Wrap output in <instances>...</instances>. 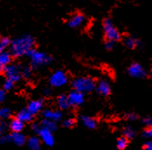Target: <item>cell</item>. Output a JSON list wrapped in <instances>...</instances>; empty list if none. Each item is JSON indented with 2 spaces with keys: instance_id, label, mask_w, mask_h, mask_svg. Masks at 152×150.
Here are the masks:
<instances>
[{
  "instance_id": "6da1fadb",
  "label": "cell",
  "mask_w": 152,
  "mask_h": 150,
  "mask_svg": "<svg viewBox=\"0 0 152 150\" xmlns=\"http://www.w3.org/2000/svg\"><path fill=\"white\" fill-rule=\"evenodd\" d=\"M36 40L31 34H23L12 40L10 52L14 58L27 57L29 52L35 49Z\"/></svg>"
},
{
  "instance_id": "7a4b0ae2",
  "label": "cell",
  "mask_w": 152,
  "mask_h": 150,
  "mask_svg": "<svg viewBox=\"0 0 152 150\" xmlns=\"http://www.w3.org/2000/svg\"><path fill=\"white\" fill-rule=\"evenodd\" d=\"M27 58H29L30 59L29 64L31 65L33 70H37L43 67L48 66L51 64L54 61V58L50 55L45 53L43 51H39L36 48L29 52Z\"/></svg>"
},
{
  "instance_id": "3957f363",
  "label": "cell",
  "mask_w": 152,
  "mask_h": 150,
  "mask_svg": "<svg viewBox=\"0 0 152 150\" xmlns=\"http://www.w3.org/2000/svg\"><path fill=\"white\" fill-rule=\"evenodd\" d=\"M97 82L91 76H79L71 82L72 90L82 92L83 94H90L96 90Z\"/></svg>"
},
{
  "instance_id": "277c9868",
  "label": "cell",
  "mask_w": 152,
  "mask_h": 150,
  "mask_svg": "<svg viewBox=\"0 0 152 150\" xmlns=\"http://www.w3.org/2000/svg\"><path fill=\"white\" fill-rule=\"evenodd\" d=\"M22 64L20 63H12L6 67L0 68L1 73L4 76L5 78L10 79L15 83L20 81L23 76H22Z\"/></svg>"
},
{
  "instance_id": "5b68a950",
  "label": "cell",
  "mask_w": 152,
  "mask_h": 150,
  "mask_svg": "<svg viewBox=\"0 0 152 150\" xmlns=\"http://www.w3.org/2000/svg\"><path fill=\"white\" fill-rule=\"evenodd\" d=\"M103 30L107 40H110L113 42H118L122 38V35L117 28L114 25L113 21L110 17H106L103 21Z\"/></svg>"
},
{
  "instance_id": "8992f818",
  "label": "cell",
  "mask_w": 152,
  "mask_h": 150,
  "mask_svg": "<svg viewBox=\"0 0 152 150\" xmlns=\"http://www.w3.org/2000/svg\"><path fill=\"white\" fill-rule=\"evenodd\" d=\"M69 82L67 73L62 69L54 71L49 77V85L52 88H61L66 85Z\"/></svg>"
},
{
  "instance_id": "52a82bcc",
  "label": "cell",
  "mask_w": 152,
  "mask_h": 150,
  "mask_svg": "<svg viewBox=\"0 0 152 150\" xmlns=\"http://www.w3.org/2000/svg\"><path fill=\"white\" fill-rule=\"evenodd\" d=\"M127 73L130 77L137 78V79H143L146 78L148 76L147 71L142 67V65L139 63H130L127 69Z\"/></svg>"
},
{
  "instance_id": "ba28073f",
  "label": "cell",
  "mask_w": 152,
  "mask_h": 150,
  "mask_svg": "<svg viewBox=\"0 0 152 150\" xmlns=\"http://www.w3.org/2000/svg\"><path fill=\"white\" fill-rule=\"evenodd\" d=\"M68 98L70 102V107L72 108H77L84 103L85 102V94L82 92L77 91L75 90H72L68 94Z\"/></svg>"
},
{
  "instance_id": "9c48e42d",
  "label": "cell",
  "mask_w": 152,
  "mask_h": 150,
  "mask_svg": "<svg viewBox=\"0 0 152 150\" xmlns=\"http://www.w3.org/2000/svg\"><path fill=\"white\" fill-rule=\"evenodd\" d=\"M44 106H45L44 99L43 98H37V99L30 101L29 103L26 106V108L33 116H37L39 113H42V111L44 110Z\"/></svg>"
},
{
  "instance_id": "30bf717a",
  "label": "cell",
  "mask_w": 152,
  "mask_h": 150,
  "mask_svg": "<svg viewBox=\"0 0 152 150\" xmlns=\"http://www.w3.org/2000/svg\"><path fill=\"white\" fill-rule=\"evenodd\" d=\"M44 119H48L53 122H60L63 118V111L60 109H52V108H45L41 113Z\"/></svg>"
},
{
  "instance_id": "8fae6325",
  "label": "cell",
  "mask_w": 152,
  "mask_h": 150,
  "mask_svg": "<svg viewBox=\"0 0 152 150\" xmlns=\"http://www.w3.org/2000/svg\"><path fill=\"white\" fill-rule=\"evenodd\" d=\"M85 22V16L83 13L77 12L73 14L67 22V25L70 29H78Z\"/></svg>"
},
{
  "instance_id": "7c38bea8",
  "label": "cell",
  "mask_w": 152,
  "mask_h": 150,
  "mask_svg": "<svg viewBox=\"0 0 152 150\" xmlns=\"http://www.w3.org/2000/svg\"><path fill=\"white\" fill-rule=\"evenodd\" d=\"M96 91L99 95L103 97H107L111 95V85L107 80L102 79L99 82H97Z\"/></svg>"
},
{
  "instance_id": "4fadbf2b",
  "label": "cell",
  "mask_w": 152,
  "mask_h": 150,
  "mask_svg": "<svg viewBox=\"0 0 152 150\" xmlns=\"http://www.w3.org/2000/svg\"><path fill=\"white\" fill-rule=\"evenodd\" d=\"M37 135L42 141V142L48 147H52L55 144V137L53 135V133L49 130L41 128Z\"/></svg>"
},
{
  "instance_id": "5bb4252c",
  "label": "cell",
  "mask_w": 152,
  "mask_h": 150,
  "mask_svg": "<svg viewBox=\"0 0 152 150\" xmlns=\"http://www.w3.org/2000/svg\"><path fill=\"white\" fill-rule=\"evenodd\" d=\"M124 46L129 50H134L142 45V42L141 41V39L132 35L128 36L124 38Z\"/></svg>"
},
{
  "instance_id": "9a60e30c",
  "label": "cell",
  "mask_w": 152,
  "mask_h": 150,
  "mask_svg": "<svg viewBox=\"0 0 152 150\" xmlns=\"http://www.w3.org/2000/svg\"><path fill=\"white\" fill-rule=\"evenodd\" d=\"M9 128L12 133H21L24 128V122L15 116L10 120Z\"/></svg>"
},
{
  "instance_id": "2e32d148",
  "label": "cell",
  "mask_w": 152,
  "mask_h": 150,
  "mask_svg": "<svg viewBox=\"0 0 152 150\" xmlns=\"http://www.w3.org/2000/svg\"><path fill=\"white\" fill-rule=\"evenodd\" d=\"M16 117L18 118L19 120H21L24 123H29V122H34V117L33 116L26 108H23L22 109H20L17 114H16Z\"/></svg>"
},
{
  "instance_id": "e0dca14e",
  "label": "cell",
  "mask_w": 152,
  "mask_h": 150,
  "mask_svg": "<svg viewBox=\"0 0 152 150\" xmlns=\"http://www.w3.org/2000/svg\"><path fill=\"white\" fill-rule=\"evenodd\" d=\"M57 106L58 108V109L64 111V110H67L68 108H70V102H69V98H68V95L66 94H61L57 97L56 100Z\"/></svg>"
},
{
  "instance_id": "ac0fdd59",
  "label": "cell",
  "mask_w": 152,
  "mask_h": 150,
  "mask_svg": "<svg viewBox=\"0 0 152 150\" xmlns=\"http://www.w3.org/2000/svg\"><path fill=\"white\" fill-rule=\"evenodd\" d=\"M80 120L82 122L83 125L89 129L92 130V129H95L97 127V121L96 118H94L92 116L82 115V116H80Z\"/></svg>"
},
{
  "instance_id": "d6986e66",
  "label": "cell",
  "mask_w": 152,
  "mask_h": 150,
  "mask_svg": "<svg viewBox=\"0 0 152 150\" xmlns=\"http://www.w3.org/2000/svg\"><path fill=\"white\" fill-rule=\"evenodd\" d=\"M13 58H14L10 50H4L0 52V68H4L12 64Z\"/></svg>"
},
{
  "instance_id": "ffe728a7",
  "label": "cell",
  "mask_w": 152,
  "mask_h": 150,
  "mask_svg": "<svg viewBox=\"0 0 152 150\" xmlns=\"http://www.w3.org/2000/svg\"><path fill=\"white\" fill-rule=\"evenodd\" d=\"M11 135V141L13 144L21 147L24 145L25 143H27V140L26 136L23 135V133H10Z\"/></svg>"
},
{
  "instance_id": "44dd1931",
  "label": "cell",
  "mask_w": 152,
  "mask_h": 150,
  "mask_svg": "<svg viewBox=\"0 0 152 150\" xmlns=\"http://www.w3.org/2000/svg\"><path fill=\"white\" fill-rule=\"evenodd\" d=\"M41 142L42 141L37 135L29 137L27 140V146L30 150H40L41 149Z\"/></svg>"
},
{
  "instance_id": "7402d4cb",
  "label": "cell",
  "mask_w": 152,
  "mask_h": 150,
  "mask_svg": "<svg viewBox=\"0 0 152 150\" xmlns=\"http://www.w3.org/2000/svg\"><path fill=\"white\" fill-rule=\"evenodd\" d=\"M40 125L41 127L44 128V129H46L49 130L52 133L56 132L58 130V122H53V121H50V120H48V119H42V121L40 122Z\"/></svg>"
},
{
  "instance_id": "603a6c76",
  "label": "cell",
  "mask_w": 152,
  "mask_h": 150,
  "mask_svg": "<svg viewBox=\"0 0 152 150\" xmlns=\"http://www.w3.org/2000/svg\"><path fill=\"white\" fill-rule=\"evenodd\" d=\"M12 40L9 36H1L0 38V52L10 50V47L12 45Z\"/></svg>"
},
{
  "instance_id": "cb8c5ba5",
  "label": "cell",
  "mask_w": 152,
  "mask_h": 150,
  "mask_svg": "<svg viewBox=\"0 0 152 150\" xmlns=\"http://www.w3.org/2000/svg\"><path fill=\"white\" fill-rule=\"evenodd\" d=\"M12 110L8 107H3L0 109V118L1 120L6 121L8 119H12Z\"/></svg>"
},
{
  "instance_id": "d4e9b609",
  "label": "cell",
  "mask_w": 152,
  "mask_h": 150,
  "mask_svg": "<svg viewBox=\"0 0 152 150\" xmlns=\"http://www.w3.org/2000/svg\"><path fill=\"white\" fill-rule=\"evenodd\" d=\"M137 135V132L136 130L131 127V126H125L124 127V130H123V135L125 136L126 138H128L129 140L135 138Z\"/></svg>"
},
{
  "instance_id": "484cf974",
  "label": "cell",
  "mask_w": 152,
  "mask_h": 150,
  "mask_svg": "<svg viewBox=\"0 0 152 150\" xmlns=\"http://www.w3.org/2000/svg\"><path fill=\"white\" fill-rule=\"evenodd\" d=\"M129 140L126 138L125 136H121L117 139V147L118 150H125L127 149L128 145H129Z\"/></svg>"
},
{
  "instance_id": "4316f807",
  "label": "cell",
  "mask_w": 152,
  "mask_h": 150,
  "mask_svg": "<svg viewBox=\"0 0 152 150\" xmlns=\"http://www.w3.org/2000/svg\"><path fill=\"white\" fill-rule=\"evenodd\" d=\"M22 76L24 79H30L32 76V72H33V69L31 67L30 64L28 65H23L22 66Z\"/></svg>"
},
{
  "instance_id": "83f0119b",
  "label": "cell",
  "mask_w": 152,
  "mask_h": 150,
  "mask_svg": "<svg viewBox=\"0 0 152 150\" xmlns=\"http://www.w3.org/2000/svg\"><path fill=\"white\" fill-rule=\"evenodd\" d=\"M77 123V120L73 117H68L64 120H63L62 122V126L66 128H71V127H75Z\"/></svg>"
},
{
  "instance_id": "f1b7e54d",
  "label": "cell",
  "mask_w": 152,
  "mask_h": 150,
  "mask_svg": "<svg viewBox=\"0 0 152 150\" xmlns=\"http://www.w3.org/2000/svg\"><path fill=\"white\" fill-rule=\"evenodd\" d=\"M14 87H15V82H12V80H10V79L5 78V80L4 81V83H3L2 89H3V90H4L7 92V91L12 90Z\"/></svg>"
},
{
  "instance_id": "f546056e",
  "label": "cell",
  "mask_w": 152,
  "mask_h": 150,
  "mask_svg": "<svg viewBox=\"0 0 152 150\" xmlns=\"http://www.w3.org/2000/svg\"><path fill=\"white\" fill-rule=\"evenodd\" d=\"M9 128V123L6 122V121H4V120H1L0 122V135H4L7 133Z\"/></svg>"
},
{
  "instance_id": "4dcf8cb0",
  "label": "cell",
  "mask_w": 152,
  "mask_h": 150,
  "mask_svg": "<svg viewBox=\"0 0 152 150\" xmlns=\"http://www.w3.org/2000/svg\"><path fill=\"white\" fill-rule=\"evenodd\" d=\"M124 117L129 122H135V121H137L139 119L138 114H137L135 112H128V113H125Z\"/></svg>"
},
{
  "instance_id": "1f68e13d",
  "label": "cell",
  "mask_w": 152,
  "mask_h": 150,
  "mask_svg": "<svg viewBox=\"0 0 152 150\" xmlns=\"http://www.w3.org/2000/svg\"><path fill=\"white\" fill-rule=\"evenodd\" d=\"M142 137L146 139L152 138V127H145V128L142 132Z\"/></svg>"
},
{
  "instance_id": "d6a6232c",
  "label": "cell",
  "mask_w": 152,
  "mask_h": 150,
  "mask_svg": "<svg viewBox=\"0 0 152 150\" xmlns=\"http://www.w3.org/2000/svg\"><path fill=\"white\" fill-rule=\"evenodd\" d=\"M31 130L35 133L36 135H37V134L39 133V131L41 130V125H40V122H31Z\"/></svg>"
},
{
  "instance_id": "836d02e7",
  "label": "cell",
  "mask_w": 152,
  "mask_h": 150,
  "mask_svg": "<svg viewBox=\"0 0 152 150\" xmlns=\"http://www.w3.org/2000/svg\"><path fill=\"white\" fill-rule=\"evenodd\" d=\"M142 122L145 127H152V116H145L142 118Z\"/></svg>"
},
{
  "instance_id": "e575fe53",
  "label": "cell",
  "mask_w": 152,
  "mask_h": 150,
  "mask_svg": "<svg viewBox=\"0 0 152 150\" xmlns=\"http://www.w3.org/2000/svg\"><path fill=\"white\" fill-rule=\"evenodd\" d=\"M114 47H115V42L106 39L105 42H104V48H105L106 50L111 51L114 49Z\"/></svg>"
},
{
  "instance_id": "d590c367",
  "label": "cell",
  "mask_w": 152,
  "mask_h": 150,
  "mask_svg": "<svg viewBox=\"0 0 152 150\" xmlns=\"http://www.w3.org/2000/svg\"><path fill=\"white\" fill-rule=\"evenodd\" d=\"M0 142L1 144H4V143H11V135L10 134H5L4 135H1L0 137Z\"/></svg>"
},
{
  "instance_id": "8d00e7d4",
  "label": "cell",
  "mask_w": 152,
  "mask_h": 150,
  "mask_svg": "<svg viewBox=\"0 0 152 150\" xmlns=\"http://www.w3.org/2000/svg\"><path fill=\"white\" fill-rule=\"evenodd\" d=\"M53 93V90H52V87L50 86H48V87H45L44 90H43V95L45 96H50Z\"/></svg>"
},
{
  "instance_id": "74e56055",
  "label": "cell",
  "mask_w": 152,
  "mask_h": 150,
  "mask_svg": "<svg viewBox=\"0 0 152 150\" xmlns=\"http://www.w3.org/2000/svg\"><path fill=\"white\" fill-rule=\"evenodd\" d=\"M5 96H6V91L3 89L0 90V102L3 103L5 99Z\"/></svg>"
},
{
  "instance_id": "f35d334b",
  "label": "cell",
  "mask_w": 152,
  "mask_h": 150,
  "mask_svg": "<svg viewBox=\"0 0 152 150\" xmlns=\"http://www.w3.org/2000/svg\"><path fill=\"white\" fill-rule=\"evenodd\" d=\"M143 149L144 150H152V141H147L143 145Z\"/></svg>"
},
{
  "instance_id": "ab89813d",
  "label": "cell",
  "mask_w": 152,
  "mask_h": 150,
  "mask_svg": "<svg viewBox=\"0 0 152 150\" xmlns=\"http://www.w3.org/2000/svg\"><path fill=\"white\" fill-rule=\"evenodd\" d=\"M149 75L151 76V78H152V68H151V70H150V73H149Z\"/></svg>"
}]
</instances>
